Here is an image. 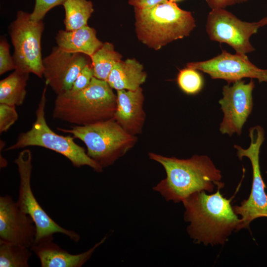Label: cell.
<instances>
[{
    "mask_svg": "<svg viewBox=\"0 0 267 267\" xmlns=\"http://www.w3.org/2000/svg\"><path fill=\"white\" fill-rule=\"evenodd\" d=\"M207 194L205 191L194 192L182 201L184 220L189 222L187 232L194 242L214 246L223 245L232 232L239 230V219L231 205L232 198L224 197L222 188Z\"/></svg>",
    "mask_w": 267,
    "mask_h": 267,
    "instance_id": "6da1fadb",
    "label": "cell"
},
{
    "mask_svg": "<svg viewBox=\"0 0 267 267\" xmlns=\"http://www.w3.org/2000/svg\"><path fill=\"white\" fill-rule=\"evenodd\" d=\"M150 159L164 167L166 177L153 187L167 201L182 202L191 194L201 191L213 192L223 188L222 174L210 157L195 155L187 159L149 153Z\"/></svg>",
    "mask_w": 267,
    "mask_h": 267,
    "instance_id": "7a4b0ae2",
    "label": "cell"
},
{
    "mask_svg": "<svg viewBox=\"0 0 267 267\" xmlns=\"http://www.w3.org/2000/svg\"><path fill=\"white\" fill-rule=\"evenodd\" d=\"M117 95L106 81L93 77L90 84L79 91L58 94L52 110L53 119L83 126L113 119Z\"/></svg>",
    "mask_w": 267,
    "mask_h": 267,
    "instance_id": "3957f363",
    "label": "cell"
},
{
    "mask_svg": "<svg viewBox=\"0 0 267 267\" xmlns=\"http://www.w3.org/2000/svg\"><path fill=\"white\" fill-rule=\"evenodd\" d=\"M134 12L138 39L155 50L189 36L196 26L190 12L170 0L146 8H134Z\"/></svg>",
    "mask_w": 267,
    "mask_h": 267,
    "instance_id": "277c9868",
    "label": "cell"
},
{
    "mask_svg": "<svg viewBox=\"0 0 267 267\" xmlns=\"http://www.w3.org/2000/svg\"><path fill=\"white\" fill-rule=\"evenodd\" d=\"M57 130L81 140L86 145L88 156L102 168L124 155L137 140L135 135L127 132L114 119Z\"/></svg>",
    "mask_w": 267,
    "mask_h": 267,
    "instance_id": "5b68a950",
    "label": "cell"
},
{
    "mask_svg": "<svg viewBox=\"0 0 267 267\" xmlns=\"http://www.w3.org/2000/svg\"><path fill=\"white\" fill-rule=\"evenodd\" d=\"M45 84L36 111V120L31 128L26 132L20 133L16 142L6 150L32 146H40L62 155L75 167L87 166L97 172H102L103 168L88 156L85 149L74 142L73 136L59 135L47 125L45 118V108L48 85Z\"/></svg>",
    "mask_w": 267,
    "mask_h": 267,
    "instance_id": "8992f818",
    "label": "cell"
},
{
    "mask_svg": "<svg viewBox=\"0 0 267 267\" xmlns=\"http://www.w3.org/2000/svg\"><path fill=\"white\" fill-rule=\"evenodd\" d=\"M31 151L26 149L20 151L14 160L20 177L18 198L16 202L22 211L29 215L36 227L35 241L53 238V234L61 233L75 242L80 236L77 232L66 229L56 223L43 209L33 194L31 185L32 170Z\"/></svg>",
    "mask_w": 267,
    "mask_h": 267,
    "instance_id": "52a82bcc",
    "label": "cell"
},
{
    "mask_svg": "<svg viewBox=\"0 0 267 267\" xmlns=\"http://www.w3.org/2000/svg\"><path fill=\"white\" fill-rule=\"evenodd\" d=\"M44 29L43 20L34 21L31 19L30 13L17 12L8 28L14 47L12 57L15 70L43 78L44 68L41 43Z\"/></svg>",
    "mask_w": 267,
    "mask_h": 267,
    "instance_id": "ba28073f",
    "label": "cell"
},
{
    "mask_svg": "<svg viewBox=\"0 0 267 267\" xmlns=\"http://www.w3.org/2000/svg\"><path fill=\"white\" fill-rule=\"evenodd\" d=\"M251 139L248 148L234 145L237 156L241 160L244 157L250 161L252 167V184L250 194L239 205L233 206L235 213L241 216L239 230L249 228L251 222L259 218H267V193L266 185L263 179L259 163L261 147L265 140V131L263 127L256 126L249 129Z\"/></svg>",
    "mask_w": 267,
    "mask_h": 267,
    "instance_id": "9c48e42d",
    "label": "cell"
},
{
    "mask_svg": "<svg viewBox=\"0 0 267 267\" xmlns=\"http://www.w3.org/2000/svg\"><path fill=\"white\" fill-rule=\"evenodd\" d=\"M260 27L258 22L243 21L224 8H218L208 14L206 31L211 40L227 44L236 53L246 55L255 50L250 38Z\"/></svg>",
    "mask_w": 267,
    "mask_h": 267,
    "instance_id": "30bf717a",
    "label": "cell"
},
{
    "mask_svg": "<svg viewBox=\"0 0 267 267\" xmlns=\"http://www.w3.org/2000/svg\"><path fill=\"white\" fill-rule=\"evenodd\" d=\"M187 68L200 70L213 79H222L228 84L249 78L259 83L267 82V69L258 68L246 55L232 54L222 50L221 54L207 60L188 63Z\"/></svg>",
    "mask_w": 267,
    "mask_h": 267,
    "instance_id": "8fae6325",
    "label": "cell"
},
{
    "mask_svg": "<svg viewBox=\"0 0 267 267\" xmlns=\"http://www.w3.org/2000/svg\"><path fill=\"white\" fill-rule=\"evenodd\" d=\"M255 86L251 79L247 84L241 80L231 86L228 84L223 87V97L219 101L223 113L220 127L222 134L229 136L241 134L242 128L253 109L252 93Z\"/></svg>",
    "mask_w": 267,
    "mask_h": 267,
    "instance_id": "7c38bea8",
    "label": "cell"
},
{
    "mask_svg": "<svg viewBox=\"0 0 267 267\" xmlns=\"http://www.w3.org/2000/svg\"><path fill=\"white\" fill-rule=\"evenodd\" d=\"M88 57L83 53L68 52L53 47L43 59L45 83L57 95L70 90L80 72L89 63Z\"/></svg>",
    "mask_w": 267,
    "mask_h": 267,
    "instance_id": "4fadbf2b",
    "label": "cell"
},
{
    "mask_svg": "<svg viewBox=\"0 0 267 267\" xmlns=\"http://www.w3.org/2000/svg\"><path fill=\"white\" fill-rule=\"evenodd\" d=\"M36 227L32 219L21 210L8 195L0 197V242L28 248L34 243Z\"/></svg>",
    "mask_w": 267,
    "mask_h": 267,
    "instance_id": "5bb4252c",
    "label": "cell"
},
{
    "mask_svg": "<svg viewBox=\"0 0 267 267\" xmlns=\"http://www.w3.org/2000/svg\"><path fill=\"white\" fill-rule=\"evenodd\" d=\"M106 239V236L104 237L88 250L78 254H71L62 249L53 241V238L35 241L30 249L39 259L42 267H81Z\"/></svg>",
    "mask_w": 267,
    "mask_h": 267,
    "instance_id": "9a60e30c",
    "label": "cell"
},
{
    "mask_svg": "<svg viewBox=\"0 0 267 267\" xmlns=\"http://www.w3.org/2000/svg\"><path fill=\"white\" fill-rule=\"evenodd\" d=\"M143 101L140 87L134 90H117V108L113 119L133 135L141 133L145 119Z\"/></svg>",
    "mask_w": 267,
    "mask_h": 267,
    "instance_id": "2e32d148",
    "label": "cell"
},
{
    "mask_svg": "<svg viewBox=\"0 0 267 267\" xmlns=\"http://www.w3.org/2000/svg\"><path fill=\"white\" fill-rule=\"evenodd\" d=\"M55 40L61 49L83 53L90 58L103 44L96 37L95 30L88 25L72 31L59 30Z\"/></svg>",
    "mask_w": 267,
    "mask_h": 267,
    "instance_id": "e0dca14e",
    "label": "cell"
},
{
    "mask_svg": "<svg viewBox=\"0 0 267 267\" xmlns=\"http://www.w3.org/2000/svg\"><path fill=\"white\" fill-rule=\"evenodd\" d=\"M146 76L141 64L134 59H128L121 60L114 66L107 82L117 90H134L145 82Z\"/></svg>",
    "mask_w": 267,
    "mask_h": 267,
    "instance_id": "ac0fdd59",
    "label": "cell"
},
{
    "mask_svg": "<svg viewBox=\"0 0 267 267\" xmlns=\"http://www.w3.org/2000/svg\"><path fill=\"white\" fill-rule=\"evenodd\" d=\"M29 74L15 70L0 81V103L15 106L23 103L27 94L26 87Z\"/></svg>",
    "mask_w": 267,
    "mask_h": 267,
    "instance_id": "d6986e66",
    "label": "cell"
},
{
    "mask_svg": "<svg viewBox=\"0 0 267 267\" xmlns=\"http://www.w3.org/2000/svg\"><path fill=\"white\" fill-rule=\"evenodd\" d=\"M62 5L65 10V30H74L88 25V19L94 10L91 1L66 0Z\"/></svg>",
    "mask_w": 267,
    "mask_h": 267,
    "instance_id": "ffe728a7",
    "label": "cell"
},
{
    "mask_svg": "<svg viewBox=\"0 0 267 267\" xmlns=\"http://www.w3.org/2000/svg\"><path fill=\"white\" fill-rule=\"evenodd\" d=\"M90 58L94 77L107 81L114 66L121 60L122 55L114 50L113 44L105 42Z\"/></svg>",
    "mask_w": 267,
    "mask_h": 267,
    "instance_id": "44dd1931",
    "label": "cell"
},
{
    "mask_svg": "<svg viewBox=\"0 0 267 267\" xmlns=\"http://www.w3.org/2000/svg\"><path fill=\"white\" fill-rule=\"evenodd\" d=\"M30 248L0 242V267H28L32 255Z\"/></svg>",
    "mask_w": 267,
    "mask_h": 267,
    "instance_id": "7402d4cb",
    "label": "cell"
},
{
    "mask_svg": "<svg viewBox=\"0 0 267 267\" xmlns=\"http://www.w3.org/2000/svg\"><path fill=\"white\" fill-rule=\"evenodd\" d=\"M177 82L180 89L188 94L198 93L204 85L201 75L196 70L187 67L180 70Z\"/></svg>",
    "mask_w": 267,
    "mask_h": 267,
    "instance_id": "603a6c76",
    "label": "cell"
},
{
    "mask_svg": "<svg viewBox=\"0 0 267 267\" xmlns=\"http://www.w3.org/2000/svg\"><path fill=\"white\" fill-rule=\"evenodd\" d=\"M15 106L0 103V133L7 132L18 120Z\"/></svg>",
    "mask_w": 267,
    "mask_h": 267,
    "instance_id": "cb8c5ba5",
    "label": "cell"
},
{
    "mask_svg": "<svg viewBox=\"0 0 267 267\" xmlns=\"http://www.w3.org/2000/svg\"><path fill=\"white\" fill-rule=\"evenodd\" d=\"M66 0H35L33 12L30 13L31 19L40 21L51 9L55 6L63 5Z\"/></svg>",
    "mask_w": 267,
    "mask_h": 267,
    "instance_id": "d4e9b609",
    "label": "cell"
},
{
    "mask_svg": "<svg viewBox=\"0 0 267 267\" xmlns=\"http://www.w3.org/2000/svg\"><path fill=\"white\" fill-rule=\"evenodd\" d=\"M10 45L6 39L3 37L0 41V75L9 71L15 70L16 67L9 51Z\"/></svg>",
    "mask_w": 267,
    "mask_h": 267,
    "instance_id": "484cf974",
    "label": "cell"
},
{
    "mask_svg": "<svg viewBox=\"0 0 267 267\" xmlns=\"http://www.w3.org/2000/svg\"><path fill=\"white\" fill-rule=\"evenodd\" d=\"M94 77V71L92 63L86 65L79 74L73 83L72 91H79L86 88L90 83Z\"/></svg>",
    "mask_w": 267,
    "mask_h": 267,
    "instance_id": "4316f807",
    "label": "cell"
},
{
    "mask_svg": "<svg viewBox=\"0 0 267 267\" xmlns=\"http://www.w3.org/2000/svg\"><path fill=\"white\" fill-rule=\"evenodd\" d=\"M167 0H129L130 4L137 8H146L153 6Z\"/></svg>",
    "mask_w": 267,
    "mask_h": 267,
    "instance_id": "83f0119b",
    "label": "cell"
},
{
    "mask_svg": "<svg viewBox=\"0 0 267 267\" xmlns=\"http://www.w3.org/2000/svg\"><path fill=\"white\" fill-rule=\"evenodd\" d=\"M208 6L212 9L225 8L232 5L230 0H205Z\"/></svg>",
    "mask_w": 267,
    "mask_h": 267,
    "instance_id": "f1b7e54d",
    "label": "cell"
},
{
    "mask_svg": "<svg viewBox=\"0 0 267 267\" xmlns=\"http://www.w3.org/2000/svg\"><path fill=\"white\" fill-rule=\"evenodd\" d=\"M260 27L267 25V15L258 21Z\"/></svg>",
    "mask_w": 267,
    "mask_h": 267,
    "instance_id": "f546056e",
    "label": "cell"
},
{
    "mask_svg": "<svg viewBox=\"0 0 267 267\" xmlns=\"http://www.w3.org/2000/svg\"><path fill=\"white\" fill-rule=\"evenodd\" d=\"M231 0L232 5H234L237 3H242L244 2H246L248 0Z\"/></svg>",
    "mask_w": 267,
    "mask_h": 267,
    "instance_id": "4dcf8cb0",
    "label": "cell"
},
{
    "mask_svg": "<svg viewBox=\"0 0 267 267\" xmlns=\"http://www.w3.org/2000/svg\"><path fill=\"white\" fill-rule=\"evenodd\" d=\"M170 0L176 2L177 1H179V0Z\"/></svg>",
    "mask_w": 267,
    "mask_h": 267,
    "instance_id": "1f68e13d",
    "label": "cell"
}]
</instances>
